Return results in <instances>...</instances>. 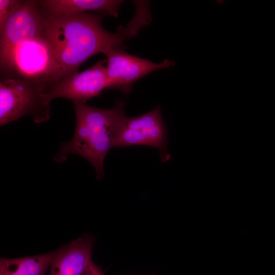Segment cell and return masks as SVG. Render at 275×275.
Instances as JSON below:
<instances>
[{"label": "cell", "mask_w": 275, "mask_h": 275, "mask_svg": "<svg viewBox=\"0 0 275 275\" xmlns=\"http://www.w3.org/2000/svg\"><path fill=\"white\" fill-rule=\"evenodd\" d=\"M134 3V17L125 26H119L115 33L103 27L102 21L106 15L102 13L60 15L44 12V33L55 56L58 81L77 72L79 67L92 56L122 47L125 41L136 36L150 23L149 3L136 1Z\"/></svg>", "instance_id": "6da1fadb"}, {"label": "cell", "mask_w": 275, "mask_h": 275, "mask_svg": "<svg viewBox=\"0 0 275 275\" xmlns=\"http://www.w3.org/2000/svg\"><path fill=\"white\" fill-rule=\"evenodd\" d=\"M75 128L72 138L62 143L54 157L56 162L65 161L71 154H77L94 167L97 178L104 175L103 162L109 150L115 147L120 124L126 116L125 104L116 101L109 109L91 106L85 102H73Z\"/></svg>", "instance_id": "7a4b0ae2"}, {"label": "cell", "mask_w": 275, "mask_h": 275, "mask_svg": "<svg viewBox=\"0 0 275 275\" xmlns=\"http://www.w3.org/2000/svg\"><path fill=\"white\" fill-rule=\"evenodd\" d=\"M1 77L25 78L44 86L47 92L58 81V66L44 33L13 48L0 59Z\"/></svg>", "instance_id": "3957f363"}, {"label": "cell", "mask_w": 275, "mask_h": 275, "mask_svg": "<svg viewBox=\"0 0 275 275\" xmlns=\"http://www.w3.org/2000/svg\"><path fill=\"white\" fill-rule=\"evenodd\" d=\"M47 89L42 85L25 78L1 77L0 82V125L3 126L26 116L36 123L48 120L51 116L50 103L44 94Z\"/></svg>", "instance_id": "277c9868"}, {"label": "cell", "mask_w": 275, "mask_h": 275, "mask_svg": "<svg viewBox=\"0 0 275 275\" xmlns=\"http://www.w3.org/2000/svg\"><path fill=\"white\" fill-rule=\"evenodd\" d=\"M167 129L159 105L143 115L128 117L122 121L116 136L115 147L147 146L157 149L163 162L169 160Z\"/></svg>", "instance_id": "5b68a950"}, {"label": "cell", "mask_w": 275, "mask_h": 275, "mask_svg": "<svg viewBox=\"0 0 275 275\" xmlns=\"http://www.w3.org/2000/svg\"><path fill=\"white\" fill-rule=\"evenodd\" d=\"M107 58L106 73L108 89L129 94L139 79L157 70L169 68L175 62L168 59L159 63L130 54L122 47L111 48L103 52Z\"/></svg>", "instance_id": "8992f818"}, {"label": "cell", "mask_w": 275, "mask_h": 275, "mask_svg": "<svg viewBox=\"0 0 275 275\" xmlns=\"http://www.w3.org/2000/svg\"><path fill=\"white\" fill-rule=\"evenodd\" d=\"M45 20L38 1H21L0 30V59L15 47L43 34Z\"/></svg>", "instance_id": "52a82bcc"}, {"label": "cell", "mask_w": 275, "mask_h": 275, "mask_svg": "<svg viewBox=\"0 0 275 275\" xmlns=\"http://www.w3.org/2000/svg\"><path fill=\"white\" fill-rule=\"evenodd\" d=\"M106 60H100L85 70L64 77L56 82L44 94L50 103L55 98H63L72 102L87 100L98 96L104 89H108Z\"/></svg>", "instance_id": "ba28073f"}, {"label": "cell", "mask_w": 275, "mask_h": 275, "mask_svg": "<svg viewBox=\"0 0 275 275\" xmlns=\"http://www.w3.org/2000/svg\"><path fill=\"white\" fill-rule=\"evenodd\" d=\"M94 238L84 235L55 251L48 275H82L94 263Z\"/></svg>", "instance_id": "9c48e42d"}, {"label": "cell", "mask_w": 275, "mask_h": 275, "mask_svg": "<svg viewBox=\"0 0 275 275\" xmlns=\"http://www.w3.org/2000/svg\"><path fill=\"white\" fill-rule=\"evenodd\" d=\"M44 12L71 15L96 11L117 18L123 1L121 0H42L38 1Z\"/></svg>", "instance_id": "30bf717a"}, {"label": "cell", "mask_w": 275, "mask_h": 275, "mask_svg": "<svg viewBox=\"0 0 275 275\" xmlns=\"http://www.w3.org/2000/svg\"><path fill=\"white\" fill-rule=\"evenodd\" d=\"M55 251L17 258L0 259V275H45Z\"/></svg>", "instance_id": "8fae6325"}, {"label": "cell", "mask_w": 275, "mask_h": 275, "mask_svg": "<svg viewBox=\"0 0 275 275\" xmlns=\"http://www.w3.org/2000/svg\"><path fill=\"white\" fill-rule=\"evenodd\" d=\"M21 1L0 0V30L8 18L17 9Z\"/></svg>", "instance_id": "7c38bea8"}, {"label": "cell", "mask_w": 275, "mask_h": 275, "mask_svg": "<svg viewBox=\"0 0 275 275\" xmlns=\"http://www.w3.org/2000/svg\"><path fill=\"white\" fill-rule=\"evenodd\" d=\"M82 275H104L101 269L93 263Z\"/></svg>", "instance_id": "4fadbf2b"}]
</instances>
